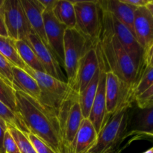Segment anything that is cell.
I'll use <instances>...</instances> for the list:
<instances>
[{
    "label": "cell",
    "mask_w": 153,
    "mask_h": 153,
    "mask_svg": "<svg viewBox=\"0 0 153 153\" xmlns=\"http://www.w3.org/2000/svg\"><path fill=\"white\" fill-rule=\"evenodd\" d=\"M3 11L8 37L26 41L32 30L20 0H4Z\"/></svg>",
    "instance_id": "obj_8"
},
{
    "label": "cell",
    "mask_w": 153,
    "mask_h": 153,
    "mask_svg": "<svg viewBox=\"0 0 153 153\" xmlns=\"http://www.w3.org/2000/svg\"><path fill=\"white\" fill-rule=\"evenodd\" d=\"M25 71L37 82L41 92L39 102L56 112L58 115L60 105L70 91L67 82H62L47 73L32 70L28 67Z\"/></svg>",
    "instance_id": "obj_5"
},
{
    "label": "cell",
    "mask_w": 153,
    "mask_h": 153,
    "mask_svg": "<svg viewBox=\"0 0 153 153\" xmlns=\"http://www.w3.org/2000/svg\"><path fill=\"white\" fill-rule=\"evenodd\" d=\"M7 130V124L2 118L0 117V153H5L3 147V140L6 131Z\"/></svg>",
    "instance_id": "obj_31"
},
{
    "label": "cell",
    "mask_w": 153,
    "mask_h": 153,
    "mask_svg": "<svg viewBox=\"0 0 153 153\" xmlns=\"http://www.w3.org/2000/svg\"><path fill=\"white\" fill-rule=\"evenodd\" d=\"M39 1L43 5L45 10H51V11H52L57 2V0H39Z\"/></svg>",
    "instance_id": "obj_35"
},
{
    "label": "cell",
    "mask_w": 153,
    "mask_h": 153,
    "mask_svg": "<svg viewBox=\"0 0 153 153\" xmlns=\"http://www.w3.org/2000/svg\"><path fill=\"white\" fill-rule=\"evenodd\" d=\"M146 9L149 10V12L150 13V14L153 16V2L151 1V0L149 1V2L146 4Z\"/></svg>",
    "instance_id": "obj_37"
},
{
    "label": "cell",
    "mask_w": 153,
    "mask_h": 153,
    "mask_svg": "<svg viewBox=\"0 0 153 153\" xmlns=\"http://www.w3.org/2000/svg\"><path fill=\"white\" fill-rule=\"evenodd\" d=\"M26 135L31 141L36 153H55L50 146H48L45 142H43L41 139L37 137L34 134L28 133Z\"/></svg>",
    "instance_id": "obj_29"
},
{
    "label": "cell",
    "mask_w": 153,
    "mask_h": 153,
    "mask_svg": "<svg viewBox=\"0 0 153 153\" xmlns=\"http://www.w3.org/2000/svg\"><path fill=\"white\" fill-rule=\"evenodd\" d=\"M153 133V106L130 108L127 136L137 134L149 137Z\"/></svg>",
    "instance_id": "obj_14"
},
{
    "label": "cell",
    "mask_w": 153,
    "mask_h": 153,
    "mask_svg": "<svg viewBox=\"0 0 153 153\" xmlns=\"http://www.w3.org/2000/svg\"><path fill=\"white\" fill-rule=\"evenodd\" d=\"M149 137H150V138H152L153 139V133H152V134H151V135L150 136H149Z\"/></svg>",
    "instance_id": "obj_39"
},
{
    "label": "cell",
    "mask_w": 153,
    "mask_h": 153,
    "mask_svg": "<svg viewBox=\"0 0 153 153\" xmlns=\"http://www.w3.org/2000/svg\"><path fill=\"white\" fill-rule=\"evenodd\" d=\"M97 49L102 59L105 71L112 72L119 79L126 104L132 105L134 101L131 91L138 79V71L120 42L103 21L102 14L101 32L97 42Z\"/></svg>",
    "instance_id": "obj_1"
},
{
    "label": "cell",
    "mask_w": 153,
    "mask_h": 153,
    "mask_svg": "<svg viewBox=\"0 0 153 153\" xmlns=\"http://www.w3.org/2000/svg\"><path fill=\"white\" fill-rule=\"evenodd\" d=\"M13 82L12 85L15 91H20L31 98L40 101V89L35 79L25 70L16 67H12Z\"/></svg>",
    "instance_id": "obj_19"
},
{
    "label": "cell",
    "mask_w": 153,
    "mask_h": 153,
    "mask_svg": "<svg viewBox=\"0 0 153 153\" xmlns=\"http://www.w3.org/2000/svg\"><path fill=\"white\" fill-rule=\"evenodd\" d=\"M12 65L1 53H0V76L4 79L9 85H12L13 82V73H12Z\"/></svg>",
    "instance_id": "obj_28"
},
{
    "label": "cell",
    "mask_w": 153,
    "mask_h": 153,
    "mask_svg": "<svg viewBox=\"0 0 153 153\" xmlns=\"http://www.w3.org/2000/svg\"><path fill=\"white\" fill-rule=\"evenodd\" d=\"M134 31L144 54L153 45V16L146 7H139L135 10Z\"/></svg>",
    "instance_id": "obj_13"
},
{
    "label": "cell",
    "mask_w": 153,
    "mask_h": 153,
    "mask_svg": "<svg viewBox=\"0 0 153 153\" xmlns=\"http://www.w3.org/2000/svg\"><path fill=\"white\" fill-rule=\"evenodd\" d=\"M0 101L7 106L10 110L17 114L16 91L13 87L9 85L1 76H0Z\"/></svg>",
    "instance_id": "obj_25"
},
{
    "label": "cell",
    "mask_w": 153,
    "mask_h": 153,
    "mask_svg": "<svg viewBox=\"0 0 153 153\" xmlns=\"http://www.w3.org/2000/svg\"><path fill=\"white\" fill-rule=\"evenodd\" d=\"M100 4L102 8L107 10L113 16H114L118 20L123 23L134 35V13L135 10H137L135 7L126 4L123 0L100 1Z\"/></svg>",
    "instance_id": "obj_17"
},
{
    "label": "cell",
    "mask_w": 153,
    "mask_h": 153,
    "mask_svg": "<svg viewBox=\"0 0 153 153\" xmlns=\"http://www.w3.org/2000/svg\"><path fill=\"white\" fill-rule=\"evenodd\" d=\"M15 91L17 114L29 132L41 139L55 153L62 152V136L56 112L29 96Z\"/></svg>",
    "instance_id": "obj_2"
},
{
    "label": "cell",
    "mask_w": 153,
    "mask_h": 153,
    "mask_svg": "<svg viewBox=\"0 0 153 153\" xmlns=\"http://www.w3.org/2000/svg\"><path fill=\"white\" fill-rule=\"evenodd\" d=\"M100 69L96 72L94 78L91 81L85 89L81 94H79V102L82 110V116L84 118H88L91 112V107L94 103L96 94H97V88H98L99 81H100Z\"/></svg>",
    "instance_id": "obj_21"
},
{
    "label": "cell",
    "mask_w": 153,
    "mask_h": 153,
    "mask_svg": "<svg viewBox=\"0 0 153 153\" xmlns=\"http://www.w3.org/2000/svg\"><path fill=\"white\" fill-rule=\"evenodd\" d=\"M76 12V28L94 42L98 41L102 28L100 1H72Z\"/></svg>",
    "instance_id": "obj_6"
},
{
    "label": "cell",
    "mask_w": 153,
    "mask_h": 153,
    "mask_svg": "<svg viewBox=\"0 0 153 153\" xmlns=\"http://www.w3.org/2000/svg\"><path fill=\"white\" fill-rule=\"evenodd\" d=\"M45 34L51 52L61 66L64 65V41L66 26L61 24L51 10H43Z\"/></svg>",
    "instance_id": "obj_9"
},
{
    "label": "cell",
    "mask_w": 153,
    "mask_h": 153,
    "mask_svg": "<svg viewBox=\"0 0 153 153\" xmlns=\"http://www.w3.org/2000/svg\"><path fill=\"white\" fill-rule=\"evenodd\" d=\"M55 17L67 28H76V18L74 5L72 1L57 0L52 10Z\"/></svg>",
    "instance_id": "obj_20"
},
{
    "label": "cell",
    "mask_w": 153,
    "mask_h": 153,
    "mask_svg": "<svg viewBox=\"0 0 153 153\" xmlns=\"http://www.w3.org/2000/svg\"><path fill=\"white\" fill-rule=\"evenodd\" d=\"M97 43L91 47L81 59L73 84L70 87L79 95L85 89L99 69Z\"/></svg>",
    "instance_id": "obj_11"
},
{
    "label": "cell",
    "mask_w": 153,
    "mask_h": 153,
    "mask_svg": "<svg viewBox=\"0 0 153 153\" xmlns=\"http://www.w3.org/2000/svg\"><path fill=\"white\" fill-rule=\"evenodd\" d=\"M32 32L49 49L45 34L43 13L44 8L39 0H20Z\"/></svg>",
    "instance_id": "obj_16"
},
{
    "label": "cell",
    "mask_w": 153,
    "mask_h": 153,
    "mask_svg": "<svg viewBox=\"0 0 153 153\" xmlns=\"http://www.w3.org/2000/svg\"><path fill=\"white\" fill-rule=\"evenodd\" d=\"M94 42L79 32L76 28H67L64 41V67L67 75L69 86H71L76 78L81 59L91 47L95 45Z\"/></svg>",
    "instance_id": "obj_4"
},
{
    "label": "cell",
    "mask_w": 153,
    "mask_h": 153,
    "mask_svg": "<svg viewBox=\"0 0 153 153\" xmlns=\"http://www.w3.org/2000/svg\"><path fill=\"white\" fill-rule=\"evenodd\" d=\"M102 14L103 21L108 25L111 31L119 40L125 50L132 59L140 76L143 66V51L136 37L123 23L118 20L111 13L102 8Z\"/></svg>",
    "instance_id": "obj_7"
},
{
    "label": "cell",
    "mask_w": 153,
    "mask_h": 153,
    "mask_svg": "<svg viewBox=\"0 0 153 153\" xmlns=\"http://www.w3.org/2000/svg\"><path fill=\"white\" fill-rule=\"evenodd\" d=\"M130 107L120 108L113 114L100 133L95 146L89 153H111L127 136Z\"/></svg>",
    "instance_id": "obj_3"
},
{
    "label": "cell",
    "mask_w": 153,
    "mask_h": 153,
    "mask_svg": "<svg viewBox=\"0 0 153 153\" xmlns=\"http://www.w3.org/2000/svg\"><path fill=\"white\" fill-rule=\"evenodd\" d=\"M152 97H153V85L152 86L149 87L143 94H140L138 97H137L135 99V100H134V102L136 103V105H139L140 103L145 102L146 100H147L148 99H149Z\"/></svg>",
    "instance_id": "obj_32"
},
{
    "label": "cell",
    "mask_w": 153,
    "mask_h": 153,
    "mask_svg": "<svg viewBox=\"0 0 153 153\" xmlns=\"http://www.w3.org/2000/svg\"><path fill=\"white\" fill-rule=\"evenodd\" d=\"M98 134L88 118L81 123L73 145V153H89L95 146Z\"/></svg>",
    "instance_id": "obj_18"
},
{
    "label": "cell",
    "mask_w": 153,
    "mask_h": 153,
    "mask_svg": "<svg viewBox=\"0 0 153 153\" xmlns=\"http://www.w3.org/2000/svg\"><path fill=\"white\" fill-rule=\"evenodd\" d=\"M151 1H152V2H153V0H151Z\"/></svg>",
    "instance_id": "obj_40"
},
{
    "label": "cell",
    "mask_w": 153,
    "mask_h": 153,
    "mask_svg": "<svg viewBox=\"0 0 153 153\" xmlns=\"http://www.w3.org/2000/svg\"><path fill=\"white\" fill-rule=\"evenodd\" d=\"M0 117L2 118L7 123V124L18 128L25 134H28V133H30L20 117L17 114L10 110L1 101H0Z\"/></svg>",
    "instance_id": "obj_24"
},
{
    "label": "cell",
    "mask_w": 153,
    "mask_h": 153,
    "mask_svg": "<svg viewBox=\"0 0 153 153\" xmlns=\"http://www.w3.org/2000/svg\"><path fill=\"white\" fill-rule=\"evenodd\" d=\"M143 153H153V149L152 148H151V149H148L147 151H146V152H143Z\"/></svg>",
    "instance_id": "obj_38"
},
{
    "label": "cell",
    "mask_w": 153,
    "mask_h": 153,
    "mask_svg": "<svg viewBox=\"0 0 153 153\" xmlns=\"http://www.w3.org/2000/svg\"><path fill=\"white\" fill-rule=\"evenodd\" d=\"M105 74L106 113L108 116L110 117L118 109L130 107V105L126 104L122 85L116 75L110 71L106 72Z\"/></svg>",
    "instance_id": "obj_15"
},
{
    "label": "cell",
    "mask_w": 153,
    "mask_h": 153,
    "mask_svg": "<svg viewBox=\"0 0 153 153\" xmlns=\"http://www.w3.org/2000/svg\"><path fill=\"white\" fill-rule=\"evenodd\" d=\"M123 1L126 4L135 7L136 8H139V7H146L150 0H123Z\"/></svg>",
    "instance_id": "obj_34"
},
{
    "label": "cell",
    "mask_w": 153,
    "mask_h": 153,
    "mask_svg": "<svg viewBox=\"0 0 153 153\" xmlns=\"http://www.w3.org/2000/svg\"><path fill=\"white\" fill-rule=\"evenodd\" d=\"M16 40L9 37L0 36V53L13 66L25 70L26 65L19 57L16 49Z\"/></svg>",
    "instance_id": "obj_22"
},
{
    "label": "cell",
    "mask_w": 153,
    "mask_h": 153,
    "mask_svg": "<svg viewBox=\"0 0 153 153\" xmlns=\"http://www.w3.org/2000/svg\"><path fill=\"white\" fill-rule=\"evenodd\" d=\"M0 36L8 37L7 28H6L5 25V21H4V11H3V4L1 5H0Z\"/></svg>",
    "instance_id": "obj_33"
},
{
    "label": "cell",
    "mask_w": 153,
    "mask_h": 153,
    "mask_svg": "<svg viewBox=\"0 0 153 153\" xmlns=\"http://www.w3.org/2000/svg\"><path fill=\"white\" fill-rule=\"evenodd\" d=\"M153 85V67L145 70L137 82L134 85L131 91L133 100H135L137 97H138L140 94L146 91L148 88Z\"/></svg>",
    "instance_id": "obj_27"
},
{
    "label": "cell",
    "mask_w": 153,
    "mask_h": 153,
    "mask_svg": "<svg viewBox=\"0 0 153 153\" xmlns=\"http://www.w3.org/2000/svg\"><path fill=\"white\" fill-rule=\"evenodd\" d=\"M7 130L14 139L19 153H36L26 134L15 127L7 124Z\"/></svg>",
    "instance_id": "obj_26"
},
{
    "label": "cell",
    "mask_w": 153,
    "mask_h": 153,
    "mask_svg": "<svg viewBox=\"0 0 153 153\" xmlns=\"http://www.w3.org/2000/svg\"><path fill=\"white\" fill-rule=\"evenodd\" d=\"M3 147L5 153H19L17 145L8 130H7L4 134Z\"/></svg>",
    "instance_id": "obj_30"
},
{
    "label": "cell",
    "mask_w": 153,
    "mask_h": 153,
    "mask_svg": "<svg viewBox=\"0 0 153 153\" xmlns=\"http://www.w3.org/2000/svg\"><path fill=\"white\" fill-rule=\"evenodd\" d=\"M152 149H153V147H152Z\"/></svg>",
    "instance_id": "obj_41"
},
{
    "label": "cell",
    "mask_w": 153,
    "mask_h": 153,
    "mask_svg": "<svg viewBox=\"0 0 153 153\" xmlns=\"http://www.w3.org/2000/svg\"><path fill=\"white\" fill-rule=\"evenodd\" d=\"M25 42H27L32 48L42 67L44 69L45 73L55 79L67 82L58 60L54 56L50 49L43 44V42L33 32L31 33Z\"/></svg>",
    "instance_id": "obj_12"
},
{
    "label": "cell",
    "mask_w": 153,
    "mask_h": 153,
    "mask_svg": "<svg viewBox=\"0 0 153 153\" xmlns=\"http://www.w3.org/2000/svg\"><path fill=\"white\" fill-rule=\"evenodd\" d=\"M152 106H153V97H150L143 102L137 105V107H138L139 108H149L152 107Z\"/></svg>",
    "instance_id": "obj_36"
},
{
    "label": "cell",
    "mask_w": 153,
    "mask_h": 153,
    "mask_svg": "<svg viewBox=\"0 0 153 153\" xmlns=\"http://www.w3.org/2000/svg\"><path fill=\"white\" fill-rule=\"evenodd\" d=\"M97 55H98L99 59V67L100 69V81H99L97 94H96L94 103L91 107L88 119L93 124L97 134H99L110 117L108 116L107 113H106L105 68L101 56L98 52H97Z\"/></svg>",
    "instance_id": "obj_10"
},
{
    "label": "cell",
    "mask_w": 153,
    "mask_h": 153,
    "mask_svg": "<svg viewBox=\"0 0 153 153\" xmlns=\"http://www.w3.org/2000/svg\"><path fill=\"white\" fill-rule=\"evenodd\" d=\"M15 44L19 57L26 67L37 71L45 73L44 69L42 67L37 55L27 42L24 40H16Z\"/></svg>",
    "instance_id": "obj_23"
}]
</instances>
